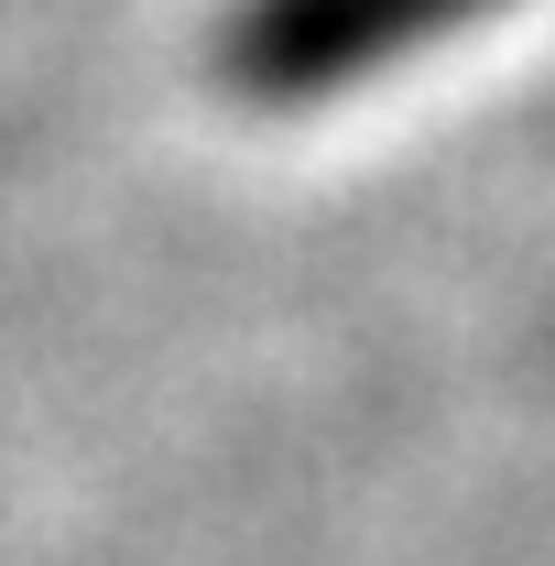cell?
<instances>
[{
	"label": "cell",
	"mask_w": 555,
	"mask_h": 566,
	"mask_svg": "<svg viewBox=\"0 0 555 566\" xmlns=\"http://www.w3.org/2000/svg\"><path fill=\"white\" fill-rule=\"evenodd\" d=\"M512 0H229L218 22V76L251 109H327L370 76L415 66L425 44L480 33Z\"/></svg>",
	"instance_id": "obj_1"
}]
</instances>
